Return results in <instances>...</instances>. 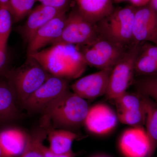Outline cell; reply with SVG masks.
Listing matches in <instances>:
<instances>
[{
	"label": "cell",
	"mask_w": 157,
	"mask_h": 157,
	"mask_svg": "<svg viewBox=\"0 0 157 157\" xmlns=\"http://www.w3.org/2000/svg\"><path fill=\"white\" fill-rule=\"evenodd\" d=\"M67 11V9H56L41 4L31 11L25 23L18 31L28 43L39 29L60 13Z\"/></svg>",
	"instance_id": "obj_14"
},
{
	"label": "cell",
	"mask_w": 157,
	"mask_h": 157,
	"mask_svg": "<svg viewBox=\"0 0 157 157\" xmlns=\"http://www.w3.org/2000/svg\"><path fill=\"white\" fill-rule=\"evenodd\" d=\"M149 4L155 10L157 16V0H150Z\"/></svg>",
	"instance_id": "obj_32"
},
{
	"label": "cell",
	"mask_w": 157,
	"mask_h": 157,
	"mask_svg": "<svg viewBox=\"0 0 157 157\" xmlns=\"http://www.w3.org/2000/svg\"><path fill=\"white\" fill-rule=\"evenodd\" d=\"M113 67L102 69L78 79L71 86L73 92L86 99H95L106 94Z\"/></svg>",
	"instance_id": "obj_9"
},
{
	"label": "cell",
	"mask_w": 157,
	"mask_h": 157,
	"mask_svg": "<svg viewBox=\"0 0 157 157\" xmlns=\"http://www.w3.org/2000/svg\"><path fill=\"white\" fill-rule=\"evenodd\" d=\"M29 56L35 59L50 75L65 79L79 77L87 65L78 45L67 43L54 44Z\"/></svg>",
	"instance_id": "obj_1"
},
{
	"label": "cell",
	"mask_w": 157,
	"mask_h": 157,
	"mask_svg": "<svg viewBox=\"0 0 157 157\" xmlns=\"http://www.w3.org/2000/svg\"><path fill=\"white\" fill-rule=\"evenodd\" d=\"M78 11L93 25L109 16L114 10L112 0H75Z\"/></svg>",
	"instance_id": "obj_16"
},
{
	"label": "cell",
	"mask_w": 157,
	"mask_h": 157,
	"mask_svg": "<svg viewBox=\"0 0 157 157\" xmlns=\"http://www.w3.org/2000/svg\"><path fill=\"white\" fill-rule=\"evenodd\" d=\"M36 2V0H9L8 8L14 22H18L29 15Z\"/></svg>",
	"instance_id": "obj_22"
},
{
	"label": "cell",
	"mask_w": 157,
	"mask_h": 157,
	"mask_svg": "<svg viewBox=\"0 0 157 157\" xmlns=\"http://www.w3.org/2000/svg\"><path fill=\"white\" fill-rule=\"evenodd\" d=\"M70 0H46L42 5L60 9H68Z\"/></svg>",
	"instance_id": "obj_29"
},
{
	"label": "cell",
	"mask_w": 157,
	"mask_h": 157,
	"mask_svg": "<svg viewBox=\"0 0 157 157\" xmlns=\"http://www.w3.org/2000/svg\"><path fill=\"white\" fill-rule=\"evenodd\" d=\"M69 90L68 83L65 78L50 75L22 105L31 111L42 113L51 104Z\"/></svg>",
	"instance_id": "obj_8"
},
{
	"label": "cell",
	"mask_w": 157,
	"mask_h": 157,
	"mask_svg": "<svg viewBox=\"0 0 157 157\" xmlns=\"http://www.w3.org/2000/svg\"><path fill=\"white\" fill-rule=\"evenodd\" d=\"M139 92L146 111V132L150 142V151L147 157H151L157 148V103L148 96Z\"/></svg>",
	"instance_id": "obj_18"
},
{
	"label": "cell",
	"mask_w": 157,
	"mask_h": 157,
	"mask_svg": "<svg viewBox=\"0 0 157 157\" xmlns=\"http://www.w3.org/2000/svg\"><path fill=\"white\" fill-rule=\"evenodd\" d=\"M136 8L128 6L113 10L97 24L99 35L125 46L133 43V29Z\"/></svg>",
	"instance_id": "obj_4"
},
{
	"label": "cell",
	"mask_w": 157,
	"mask_h": 157,
	"mask_svg": "<svg viewBox=\"0 0 157 157\" xmlns=\"http://www.w3.org/2000/svg\"><path fill=\"white\" fill-rule=\"evenodd\" d=\"M19 157H44L37 146L36 135L28 136L25 149Z\"/></svg>",
	"instance_id": "obj_27"
},
{
	"label": "cell",
	"mask_w": 157,
	"mask_h": 157,
	"mask_svg": "<svg viewBox=\"0 0 157 157\" xmlns=\"http://www.w3.org/2000/svg\"><path fill=\"white\" fill-rule=\"evenodd\" d=\"M36 137L37 146L44 157H76L78 155V153L74 152L72 150L64 154H59L56 153L51 150L49 147H47L43 144V140L45 137L44 134L36 135Z\"/></svg>",
	"instance_id": "obj_26"
},
{
	"label": "cell",
	"mask_w": 157,
	"mask_h": 157,
	"mask_svg": "<svg viewBox=\"0 0 157 157\" xmlns=\"http://www.w3.org/2000/svg\"><path fill=\"white\" fill-rule=\"evenodd\" d=\"M117 119V114L109 106L98 104L89 108L84 124L90 132L105 135L115 128Z\"/></svg>",
	"instance_id": "obj_12"
},
{
	"label": "cell",
	"mask_w": 157,
	"mask_h": 157,
	"mask_svg": "<svg viewBox=\"0 0 157 157\" xmlns=\"http://www.w3.org/2000/svg\"><path fill=\"white\" fill-rule=\"evenodd\" d=\"M140 45V52L157 60V45Z\"/></svg>",
	"instance_id": "obj_28"
},
{
	"label": "cell",
	"mask_w": 157,
	"mask_h": 157,
	"mask_svg": "<svg viewBox=\"0 0 157 157\" xmlns=\"http://www.w3.org/2000/svg\"><path fill=\"white\" fill-rule=\"evenodd\" d=\"M0 157H9L4 152L1 147H0Z\"/></svg>",
	"instance_id": "obj_34"
},
{
	"label": "cell",
	"mask_w": 157,
	"mask_h": 157,
	"mask_svg": "<svg viewBox=\"0 0 157 157\" xmlns=\"http://www.w3.org/2000/svg\"><path fill=\"white\" fill-rule=\"evenodd\" d=\"M2 75L11 83L17 103L22 105L50 74L35 59L27 56L26 60L21 66L14 70L6 71Z\"/></svg>",
	"instance_id": "obj_3"
},
{
	"label": "cell",
	"mask_w": 157,
	"mask_h": 157,
	"mask_svg": "<svg viewBox=\"0 0 157 157\" xmlns=\"http://www.w3.org/2000/svg\"><path fill=\"white\" fill-rule=\"evenodd\" d=\"M113 2L114 3H120L123 2H125V1H129V0H112Z\"/></svg>",
	"instance_id": "obj_35"
},
{
	"label": "cell",
	"mask_w": 157,
	"mask_h": 157,
	"mask_svg": "<svg viewBox=\"0 0 157 157\" xmlns=\"http://www.w3.org/2000/svg\"><path fill=\"white\" fill-rule=\"evenodd\" d=\"M117 112L136 110L144 108V104L139 92L137 94L125 93L114 101Z\"/></svg>",
	"instance_id": "obj_21"
},
{
	"label": "cell",
	"mask_w": 157,
	"mask_h": 157,
	"mask_svg": "<svg viewBox=\"0 0 157 157\" xmlns=\"http://www.w3.org/2000/svg\"><path fill=\"white\" fill-rule=\"evenodd\" d=\"M67 11L60 13L37 31L28 43V56L42 50L48 44L52 45L61 36L67 17Z\"/></svg>",
	"instance_id": "obj_11"
},
{
	"label": "cell",
	"mask_w": 157,
	"mask_h": 157,
	"mask_svg": "<svg viewBox=\"0 0 157 157\" xmlns=\"http://www.w3.org/2000/svg\"><path fill=\"white\" fill-rule=\"evenodd\" d=\"M28 137L20 129L6 128L0 131V147L9 157H19L25 149Z\"/></svg>",
	"instance_id": "obj_17"
},
{
	"label": "cell",
	"mask_w": 157,
	"mask_h": 157,
	"mask_svg": "<svg viewBox=\"0 0 157 157\" xmlns=\"http://www.w3.org/2000/svg\"><path fill=\"white\" fill-rule=\"evenodd\" d=\"M138 91L157 103V76L139 79L135 82Z\"/></svg>",
	"instance_id": "obj_25"
},
{
	"label": "cell",
	"mask_w": 157,
	"mask_h": 157,
	"mask_svg": "<svg viewBox=\"0 0 157 157\" xmlns=\"http://www.w3.org/2000/svg\"><path fill=\"white\" fill-rule=\"evenodd\" d=\"M7 61V50L0 49V76H2L5 72Z\"/></svg>",
	"instance_id": "obj_30"
},
{
	"label": "cell",
	"mask_w": 157,
	"mask_h": 157,
	"mask_svg": "<svg viewBox=\"0 0 157 157\" xmlns=\"http://www.w3.org/2000/svg\"><path fill=\"white\" fill-rule=\"evenodd\" d=\"M154 42L157 45V16L149 4L136 8L133 29V43Z\"/></svg>",
	"instance_id": "obj_10"
},
{
	"label": "cell",
	"mask_w": 157,
	"mask_h": 157,
	"mask_svg": "<svg viewBox=\"0 0 157 157\" xmlns=\"http://www.w3.org/2000/svg\"><path fill=\"white\" fill-rule=\"evenodd\" d=\"M13 17L7 6H0V49L7 50L12 28Z\"/></svg>",
	"instance_id": "obj_20"
},
{
	"label": "cell",
	"mask_w": 157,
	"mask_h": 157,
	"mask_svg": "<svg viewBox=\"0 0 157 157\" xmlns=\"http://www.w3.org/2000/svg\"><path fill=\"white\" fill-rule=\"evenodd\" d=\"M128 1L132 6L136 8H139L148 5L150 0H129Z\"/></svg>",
	"instance_id": "obj_31"
},
{
	"label": "cell",
	"mask_w": 157,
	"mask_h": 157,
	"mask_svg": "<svg viewBox=\"0 0 157 157\" xmlns=\"http://www.w3.org/2000/svg\"><path fill=\"white\" fill-rule=\"evenodd\" d=\"M141 43H132L123 56L114 67L109 76L106 96L108 99L115 101L126 92L133 80L135 63L139 53Z\"/></svg>",
	"instance_id": "obj_5"
},
{
	"label": "cell",
	"mask_w": 157,
	"mask_h": 157,
	"mask_svg": "<svg viewBox=\"0 0 157 157\" xmlns=\"http://www.w3.org/2000/svg\"><path fill=\"white\" fill-rule=\"evenodd\" d=\"M48 133L49 148L59 154L72 150L73 141L79 137L77 134L69 130H51Z\"/></svg>",
	"instance_id": "obj_19"
},
{
	"label": "cell",
	"mask_w": 157,
	"mask_h": 157,
	"mask_svg": "<svg viewBox=\"0 0 157 157\" xmlns=\"http://www.w3.org/2000/svg\"><path fill=\"white\" fill-rule=\"evenodd\" d=\"M99 35L97 25H93L86 19L76 7L67 14L61 36L52 45L65 43L87 46L94 42Z\"/></svg>",
	"instance_id": "obj_7"
},
{
	"label": "cell",
	"mask_w": 157,
	"mask_h": 157,
	"mask_svg": "<svg viewBox=\"0 0 157 157\" xmlns=\"http://www.w3.org/2000/svg\"><path fill=\"white\" fill-rule=\"evenodd\" d=\"M119 145L125 157H147L150 151L149 139L142 127L125 130L121 136Z\"/></svg>",
	"instance_id": "obj_13"
},
{
	"label": "cell",
	"mask_w": 157,
	"mask_h": 157,
	"mask_svg": "<svg viewBox=\"0 0 157 157\" xmlns=\"http://www.w3.org/2000/svg\"><path fill=\"white\" fill-rule=\"evenodd\" d=\"M9 0H0V6H5L8 7Z\"/></svg>",
	"instance_id": "obj_33"
},
{
	"label": "cell",
	"mask_w": 157,
	"mask_h": 157,
	"mask_svg": "<svg viewBox=\"0 0 157 157\" xmlns=\"http://www.w3.org/2000/svg\"><path fill=\"white\" fill-rule=\"evenodd\" d=\"M17 98L9 80L0 76V125L9 123L17 119L19 111Z\"/></svg>",
	"instance_id": "obj_15"
},
{
	"label": "cell",
	"mask_w": 157,
	"mask_h": 157,
	"mask_svg": "<svg viewBox=\"0 0 157 157\" xmlns=\"http://www.w3.org/2000/svg\"><path fill=\"white\" fill-rule=\"evenodd\" d=\"M90 107L86 100L70 90L65 92L42 112L43 123L73 128L84 123Z\"/></svg>",
	"instance_id": "obj_2"
},
{
	"label": "cell",
	"mask_w": 157,
	"mask_h": 157,
	"mask_svg": "<svg viewBox=\"0 0 157 157\" xmlns=\"http://www.w3.org/2000/svg\"><path fill=\"white\" fill-rule=\"evenodd\" d=\"M128 46H124L99 35L81 52L87 65L101 70L113 67L123 56Z\"/></svg>",
	"instance_id": "obj_6"
},
{
	"label": "cell",
	"mask_w": 157,
	"mask_h": 157,
	"mask_svg": "<svg viewBox=\"0 0 157 157\" xmlns=\"http://www.w3.org/2000/svg\"></svg>",
	"instance_id": "obj_36"
},
{
	"label": "cell",
	"mask_w": 157,
	"mask_h": 157,
	"mask_svg": "<svg viewBox=\"0 0 157 157\" xmlns=\"http://www.w3.org/2000/svg\"><path fill=\"white\" fill-rule=\"evenodd\" d=\"M157 73V60L139 53L135 63V73L139 75H152Z\"/></svg>",
	"instance_id": "obj_24"
},
{
	"label": "cell",
	"mask_w": 157,
	"mask_h": 157,
	"mask_svg": "<svg viewBox=\"0 0 157 157\" xmlns=\"http://www.w3.org/2000/svg\"><path fill=\"white\" fill-rule=\"evenodd\" d=\"M117 116L121 123L133 127H142L145 124L146 111L144 107L136 110L117 112Z\"/></svg>",
	"instance_id": "obj_23"
}]
</instances>
